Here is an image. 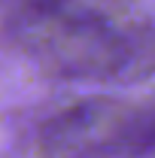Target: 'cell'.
I'll use <instances>...</instances> for the list:
<instances>
[{
	"label": "cell",
	"instance_id": "obj_1",
	"mask_svg": "<svg viewBox=\"0 0 155 158\" xmlns=\"http://www.w3.org/2000/svg\"><path fill=\"white\" fill-rule=\"evenodd\" d=\"M155 118L146 103L91 98L52 116L37 137L40 158H143Z\"/></svg>",
	"mask_w": 155,
	"mask_h": 158
},
{
	"label": "cell",
	"instance_id": "obj_2",
	"mask_svg": "<svg viewBox=\"0 0 155 158\" xmlns=\"http://www.w3.org/2000/svg\"><path fill=\"white\" fill-rule=\"evenodd\" d=\"M91 19L49 43L37 61L58 79H146L152 73L149 24Z\"/></svg>",
	"mask_w": 155,
	"mask_h": 158
}]
</instances>
